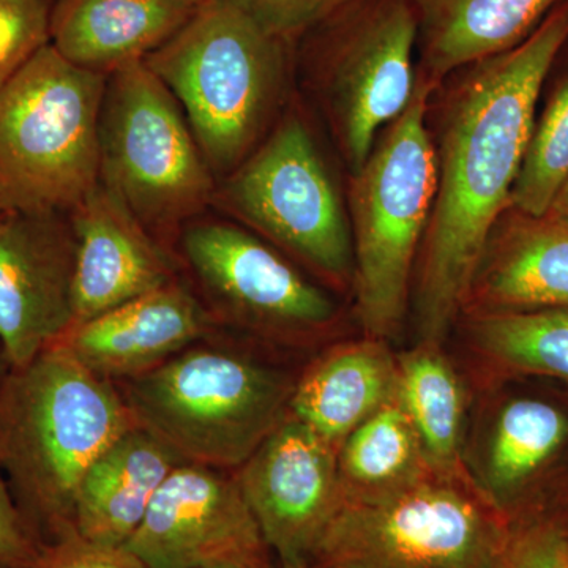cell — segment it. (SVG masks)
I'll use <instances>...</instances> for the list:
<instances>
[{
  "instance_id": "1",
  "label": "cell",
  "mask_w": 568,
  "mask_h": 568,
  "mask_svg": "<svg viewBox=\"0 0 568 568\" xmlns=\"http://www.w3.org/2000/svg\"><path fill=\"white\" fill-rule=\"evenodd\" d=\"M568 40V0L528 39L458 71L439 118L437 186L414 313L420 342L443 343L465 306L489 235L510 207L538 97Z\"/></svg>"
},
{
  "instance_id": "2",
  "label": "cell",
  "mask_w": 568,
  "mask_h": 568,
  "mask_svg": "<svg viewBox=\"0 0 568 568\" xmlns=\"http://www.w3.org/2000/svg\"><path fill=\"white\" fill-rule=\"evenodd\" d=\"M136 425L123 395L52 345L0 384V467L52 538L74 530L89 467Z\"/></svg>"
},
{
  "instance_id": "3",
  "label": "cell",
  "mask_w": 568,
  "mask_h": 568,
  "mask_svg": "<svg viewBox=\"0 0 568 568\" xmlns=\"http://www.w3.org/2000/svg\"><path fill=\"white\" fill-rule=\"evenodd\" d=\"M284 47L235 0H205L144 59L178 100L216 182L274 129L286 81Z\"/></svg>"
},
{
  "instance_id": "4",
  "label": "cell",
  "mask_w": 568,
  "mask_h": 568,
  "mask_svg": "<svg viewBox=\"0 0 568 568\" xmlns=\"http://www.w3.org/2000/svg\"><path fill=\"white\" fill-rule=\"evenodd\" d=\"M433 89L418 77L413 100L351 179L357 313L366 336L384 342L405 321L414 265L435 204L436 148L426 119Z\"/></svg>"
},
{
  "instance_id": "5",
  "label": "cell",
  "mask_w": 568,
  "mask_h": 568,
  "mask_svg": "<svg viewBox=\"0 0 568 568\" xmlns=\"http://www.w3.org/2000/svg\"><path fill=\"white\" fill-rule=\"evenodd\" d=\"M106 80L48 43L0 88V201L7 213H69L99 185Z\"/></svg>"
},
{
  "instance_id": "6",
  "label": "cell",
  "mask_w": 568,
  "mask_h": 568,
  "mask_svg": "<svg viewBox=\"0 0 568 568\" xmlns=\"http://www.w3.org/2000/svg\"><path fill=\"white\" fill-rule=\"evenodd\" d=\"M295 384L242 355L186 347L123 395L138 426L185 463L241 467L290 413Z\"/></svg>"
},
{
  "instance_id": "7",
  "label": "cell",
  "mask_w": 568,
  "mask_h": 568,
  "mask_svg": "<svg viewBox=\"0 0 568 568\" xmlns=\"http://www.w3.org/2000/svg\"><path fill=\"white\" fill-rule=\"evenodd\" d=\"M99 148L100 182L168 250L212 209L215 175L178 100L144 61L108 74Z\"/></svg>"
},
{
  "instance_id": "8",
  "label": "cell",
  "mask_w": 568,
  "mask_h": 568,
  "mask_svg": "<svg viewBox=\"0 0 568 568\" xmlns=\"http://www.w3.org/2000/svg\"><path fill=\"white\" fill-rule=\"evenodd\" d=\"M510 521L477 480L436 476L376 497H343L305 568H493Z\"/></svg>"
},
{
  "instance_id": "9",
  "label": "cell",
  "mask_w": 568,
  "mask_h": 568,
  "mask_svg": "<svg viewBox=\"0 0 568 568\" xmlns=\"http://www.w3.org/2000/svg\"><path fill=\"white\" fill-rule=\"evenodd\" d=\"M212 209L332 282L354 274L349 215L301 114H284L256 151L216 182Z\"/></svg>"
},
{
  "instance_id": "10",
  "label": "cell",
  "mask_w": 568,
  "mask_h": 568,
  "mask_svg": "<svg viewBox=\"0 0 568 568\" xmlns=\"http://www.w3.org/2000/svg\"><path fill=\"white\" fill-rule=\"evenodd\" d=\"M327 24L332 32L321 84L354 174L368 159L377 133L406 110L416 92V10L410 0H364Z\"/></svg>"
},
{
  "instance_id": "11",
  "label": "cell",
  "mask_w": 568,
  "mask_h": 568,
  "mask_svg": "<svg viewBox=\"0 0 568 568\" xmlns=\"http://www.w3.org/2000/svg\"><path fill=\"white\" fill-rule=\"evenodd\" d=\"M179 244L211 304L234 323L291 336L335 321L331 295L242 224L204 213L183 227Z\"/></svg>"
},
{
  "instance_id": "12",
  "label": "cell",
  "mask_w": 568,
  "mask_h": 568,
  "mask_svg": "<svg viewBox=\"0 0 568 568\" xmlns=\"http://www.w3.org/2000/svg\"><path fill=\"white\" fill-rule=\"evenodd\" d=\"M123 547L149 568H272L237 478L194 463L166 477Z\"/></svg>"
},
{
  "instance_id": "13",
  "label": "cell",
  "mask_w": 568,
  "mask_h": 568,
  "mask_svg": "<svg viewBox=\"0 0 568 568\" xmlns=\"http://www.w3.org/2000/svg\"><path fill=\"white\" fill-rule=\"evenodd\" d=\"M331 444L301 420L283 418L237 476L265 545L282 568H305L342 506Z\"/></svg>"
},
{
  "instance_id": "14",
  "label": "cell",
  "mask_w": 568,
  "mask_h": 568,
  "mask_svg": "<svg viewBox=\"0 0 568 568\" xmlns=\"http://www.w3.org/2000/svg\"><path fill=\"white\" fill-rule=\"evenodd\" d=\"M74 267L69 213L0 220V349L10 368L29 364L73 324Z\"/></svg>"
},
{
  "instance_id": "15",
  "label": "cell",
  "mask_w": 568,
  "mask_h": 568,
  "mask_svg": "<svg viewBox=\"0 0 568 568\" xmlns=\"http://www.w3.org/2000/svg\"><path fill=\"white\" fill-rule=\"evenodd\" d=\"M69 216L77 239L73 324L179 280L171 250L102 182Z\"/></svg>"
},
{
  "instance_id": "16",
  "label": "cell",
  "mask_w": 568,
  "mask_h": 568,
  "mask_svg": "<svg viewBox=\"0 0 568 568\" xmlns=\"http://www.w3.org/2000/svg\"><path fill=\"white\" fill-rule=\"evenodd\" d=\"M212 316L185 286L175 282L110 312L73 324L54 343L95 375H144L209 334Z\"/></svg>"
},
{
  "instance_id": "17",
  "label": "cell",
  "mask_w": 568,
  "mask_h": 568,
  "mask_svg": "<svg viewBox=\"0 0 568 568\" xmlns=\"http://www.w3.org/2000/svg\"><path fill=\"white\" fill-rule=\"evenodd\" d=\"M568 310V220L508 207L489 235L463 310Z\"/></svg>"
},
{
  "instance_id": "18",
  "label": "cell",
  "mask_w": 568,
  "mask_h": 568,
  "mask_svg": "<svg viewBox=\"0 0 568 568\" xmlns=\"http://www.w3.org/2000/svg\"><path fill=\"white\" fill-rule=\"evenodd\" d=\"M200 6L192 0H54L50 43L73 65L108 77L159 50Z\"/></svg>"
},
{
  "instance_id": "19",
  "label": "cell",
  "mask_w": 568,
  "mask_h": 568,
  "mask_svg": "<svg viewBox=\"0 0 568 568\" xmlns=\"http://www.w3.org/2000/svg\"><path fill=\"white\" fill-rule=\"evenodd\" d=\"M183 463L162 440L134 425L82 477L74 530L95 544L123 547L140 528L163 481Z\"/></svg>"
},
{
  "instance_id": "20",
  "label": "cell",
  "mask_w": 568,
  "mask_h": 568,
  "mask_svg": "<svg viewBox=\"0 0 568 568\" xmlns=\"http://www.w3.org/2000/svg\"><path fill=\"white\" fill-rule=\"evenodd\" d=\"M398 358L384 339L366 336L328 351L295 383L291 416L338 452L347 436L396 398Z\"/></svg>"
},
{
  "instance_id": "21",
  "label": "cell",
  "mask_w": 568,
  "mask_h": 568,
  "mask_svg": "<svg viewBox=\"0 0 568 568\" xmlns=\"http://www.w3.org/2000/svg\"><path fill=\"white\" fill-rule=\"evenodd\" d=\"M422 50L420 77L437 85L448 74L511 50L562 0H410Z\"/></svg>"
},
{
  "instance_id": "22",
  "label": "cell",
  "mask_w": 568,
  "mask_h": 568,
  "mask_svg": "<svg viewBox=\"0 0 568 568\" xmlns=\"http://www.w3.org/2000/svg\"><path fill=\"white\" fill-rule=\"evenodd\" d=\"M568 439V417L551 403L517 398L500 409L485 455L481 495L508 521L521 517L519 500Z\"/></svg>"
},
{
  "instance_id": "23",
  "label": "cell",
  "mask_w": 568,
  "mask_h": 568,
  "mask_svg": "<svg viewBox=\"0 0 568 568\" xmlns=\"http://www.w3.org/2000/svg\"><path fill=\"white\" fill-rule=\"evenodd\" d=\"M398 358L396 399L436 476L469 480L463 462L465 390L439 343L420 342Z\"/></svg>"
},
{
  "instance_id": "24",
  "label": "cell",
  "mask_w": 568,
  "mask_h": 568,
  "mask_svg": "<svg viewBox=\"0 0 568 568\" xmlns=\"http://www.w3.org/2000/svg\"><path fill=\"white\" fill-rule=\"evenodd\" d=\"M336 462L343 497L388 495L435 474L396 398L346 437Z\"/></svg>"
},
{
  "instance_id": "25",
  "label": "cell",
  "mask_w": 568,
  "mask_h": 568,
  "mask_svg": "<svg viewBox=\"0 0 568 568\" xmlns=\"http://www.w3.org/2000/svg\"><path fill=\"white\" fill-rule=\"evenodd\" d=\"M474 342L496 366L568 383V310L473 313Z\"/></svg>"
},
{
  "instance_id": "26",
  "label": "cell",
  "mask_w": 568,
  "mask_h": 568,
  "mask_svg": "<svg viewBox=\"0 0 568 568\" xmlns=\"http://www.w3.org/2000/svg\"><path fill=\"white\" fill-rule=\"evenodd\" d=\"M568 182V78L552 92L532 134L514 190L510 209L547 215Z\"/></svg>"
},
{
  "instance_id": "27",
  "label": "cell",
  "mask_w": 568,
  "mask_h": 568,
  "mask_svg": "<svg viewBox=\"0 0 568 568\" xmlns=\"http://www.w3.org/2000/svg\"><path fill=\"white\" fill-rule=\"evenodd\" d=\"M493 568H568L567 518L530 511L515 519Z\"/></svg>"
},
{
  "instance_id": "28",
  "label": "cell",
  "mask_w": 568,
  "mask_h": 568,
  "mask_svg": "<svg viewBox=\"0 0 568 568\" xmlns=\"http://www.w3.org/2000/svg\"><path fill=\"white\" fill-rule=\"evenodd\" d=\"M54 0H0V88L50 43Z\"/></svg>"
},
{
  "instance_id": "29",
  "label": "cell",
  "mask_w": 568,
  "mask_h": 568,
  "mask_svg": "<svg viewBox=\"0 0 568 568\" xmlns=\"http://www.w3.org/2000/svg\"><path fill=\"white\" fill-rule=\"evenodd\" d=\"M261 28L290 43L364 0H235Z\"/></svg>"
},
{
  "instance_id": "30",
  "label": "cell",
  "mask_w": 568,
  "mask_h": 568,
  "mask_svg": "<svg viewBox=\"0 0 568 568\" xmlns=\"http://www.w3.org/2000/svg\"><path fill=\"white\" fill-rule=\"evenodd\" d=\"M29 568H149L125 547H110L81 537L77 530L41 547Z\"/></svg>"
},
{
  "instance_id": "31",
  "label": "cell",
  "mask_w": 568,
  "mask_h": 568,
  "mask_svg": "<svg viewBox=\"0 0 568 568\" xmlns=\"http://www.w3.org/2000/svg\"><path fill=\"white\" fill-rule=\"evenodd\" d=\"M40 549L0 467V567L29 568L39 558Z\"/></svg>"
},
{
  "instance_id": "32",
  "label": "cell",
  "mask_w": 568,
  "mask_h": 568,
  "mask_svg": "<svg viewBox=\"0 0 568 568\" xmlns=\"http://www.w3.org/2000/svg\"><path fill=\"white\" fill-rule=\"evenodd\" d=\"M547 215L556 216V219L568 220V182L560 190L558 197L552 203Z\"/></svg>"
},
{
  "instance_id": "33",
  "label": "cell",
  "mask_w": 568,
  "mask_h": 568,
  "mask_svg": "<svg viewBox=\"0 0 568 568\" xmlns=\"http://www.w3.org/2000/svg\"><path fill=\"white\" fill-rule=\"evenodd\" d=\"M6 215H9V213H7L6 207H3L2 201H0V220H2Z\"/></svg>"
},
{
  "instance_id": "34",
  "label": "cell",
  "mask_w": 568,
  "mask_h": 568,
  "mask_svg": "<svg viewBox=\"0 0 568 568\" xmlns=\"http://www.w3.org/2000/svg\"><path fill=\"white\" fill-rule=\"evenodd\" d=\"M204 568H241V567H234V566H213V567H204Z\"/></svg>"
},
{
  "instance_id": "35",
  "label": "cell",
  "mask_w": 568,
  "mask_h": 568,
  "mask_svg": "<svg viewBox=\"0 0 568 568\" xmlns=\"http://www.w3.org/2000/svg\"><path fill=\"white\" fill-rule=\"evenodd\" d=\"M192 2H194V3H203V2H205V0H192Z\"/></svg>"
},
{
  "instance_id": "36",
  "label": "cell",
  "mask_w": 568,
  "mask_h": 568,
  "mask_svg": "<svg viewBox=\"0 0 568 568\" xmlns=\"http://www.w3.org/2000/svg\"><path fill=\"white\" fill-rule=\"evenodd\" d=\"M2 381H3V379H0V384H2Z\"/></svg>"
}]
</instances>
